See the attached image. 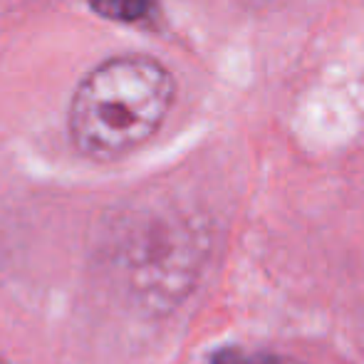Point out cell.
<instances>
[{
  "label": "cell",
  "instance_id": "cell-5",
  "mask_svg": "<svg viewBox=\"0 0 364 364\" xmlns=\"http://www.w3.org/2000/svg\"><path fill=\"white\" fill-rule=\"evenodd\" d=\"M0 364H8V362H3V360H0Z\"/></svg>",
  "mask_w": 364,
  "mask_h": 364
},
{
  "label": "cell",
  "instance_id": "cell-2",
  "mask_svg": "<svg viewBox=\"0 0 364 364\" xmlns=\"http://www.w3.org/2000/svg\"><path fill=\"white\" fill-rule=\"evenodd\" d=\"M112 248L119 285L139 305L164 310L183 300L203 260L201 240L178 223L129 220Z\"/></svg>",
  "mask_w": 364,
  "mask_h": 364
},
{
  "label": "cell",
  "instance_id": "cell-4",
  "mask_svg": "<svg viewBox=\"0 0 364 364\" xmlns=\"http://www.w3.org/2000/svg\"><path fill=\"white\" fill-rule=\"evenodd\" d=\"M211 364H302L288 357L270 355V352H248L240 347H223L211 357Z\"/></svg>",
  "mask_w": 364,
  "mask_h": 364
},
{
  "label": "cell",
  "instance_id": "cell-1",
  "mask_svg": "<svg viewBox=\"0 0 364 364\" xmlns=\"http://www.w3.org/2000/svg\"><path fill=\"white\" fill-rule=\"evenodd\" d=\"M176 85L161 63L119 55L95 68L70 105V134L85 156L112 161L156 134L173 105Z\"/></svg>",
  "mask_w": 364,
  "mask_h": 364
},
{
  "label": "cell",
  "instance_id": "cell-3",
  "mask_svg": "<svg viewBox=\"0 0 364 364\" xmlns=\"http://www.w3.org/2000/svg\"><path fill=\"white\" fill-rule=\"evenodd\" d=\"M97 15L114 23H141L156 8V0H90Z\"/></svg>",
  "mask_w": 364,
  "mask_h": 364
}]
</instances>
